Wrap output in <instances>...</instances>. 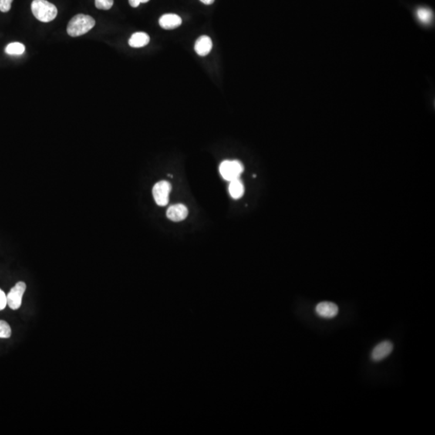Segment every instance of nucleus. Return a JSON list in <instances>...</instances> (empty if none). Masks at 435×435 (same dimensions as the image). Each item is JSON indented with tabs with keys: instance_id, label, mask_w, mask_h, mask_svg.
Returning <instances> with one entry per match:
<instances>
[{
	"instance_id": "obj_1",
	"label": "nucleus",
	"mask_w": 435,
	"mask_h": 435,
	"mask_svg": "<svg viewBox=\"0 0 435 435\" xmlns=\"http://www.w3.org/2000/svg\"><path fill=\"white\" fill-rule=\"evenodd\" d=\"M95 21L90 15L78 14L72 17L67 26V32L72 38L87 33L95 27Z\"/></svg>"
},
{
	"instance_id": "obj_2",
	"label": "nucleus",
	"mask_w": 435,
	"mask_h": 435,
	"mask_svg": "<svg viewBox=\"0 0 435 435\" xmlns=\"http://www.w3.org/2000/svg\"><path fill=\"white\" fill-rule=\"evenodd\" d=\"M31 8L34 16L41 22H50L58 15L56 6L48 2L47 0H33Z\"/></svg>"
},
{
	"instance_id": "obj_3",
	"label": "nucleus",
	"mask_w": 435,
	"mask_h": 435,
	"mask_svg": "<svg viewBox=\"0 0 435 435\" xmlns=\"http://www.w3.org/2000/svg\"><path fill=\"white\" fill-rule=\"evenodd\" d=\"M244 170V165L237 160H223L220 166V174L223 178L228 182L240 178V175L243 173Z\"/></svg>"
},
{
	"instance_id": "obj_4",
	"label": "nucleus",
	"mask_w": 435,
	"mask_h": 435,
	"mask_svg": "<svg viewBox=\"0 0 435 435\" xmlns=\"http://www.w3.org/2000/svg\"><path fill=\"white\" fill-rule=\"evenodd\" d=\"M172 186L167 180H160L156 183L153 188V195L156 204L160 207H165L169 203V193L171 192Z\"/></svg>"
},
{
	"instance_id": "obj_5",
	"label": "nucleus",
	"mask_w": 435,
	"mask_h": 435,
	"mask_svg": "<svg viewBox=\"0 0 435 435\" xmlns=\"http://www.w3.org/2000/svg\"><path fill=\"white\" fill-rule=\"evenodd\" d=\"M25 290H26V284L23 281L16 283L15 286L10 290V292L7 295V302L11 310H18L21 306L23 295Z\"/></svg>"
},
{
	"instance_id": "obj_6",
	"label": "nucleus",
	"mask_w": 435,
	"mask_h": 435,
	"mask_svg": "<svg viewBox=\"0 0 435 435\" xmlns=\"http://www.w3.org/2000/svg\"><path fill=\"white\" fill-rule=\"evenodd\" d=\"M393 350V344L390 341H383L377 344L372 350L371 357L372 360L379 362L388 357Z\"/></svg>"
},
{
	"instance_id": "obj_7",
	"label": "nucleus",
	"mask_w": 435,
	"mask_h": 435,
	"mask_svg": "<svg viewBox=\"0 0 435 435\" xmlns=\"http://www.w3.org/2000/svg\"><path fill=\"white\" fill-rule=\"evenodd\" d=\"M166 215L172 221H183L188 215V209L183 204L173 205L168 208Z\"/></svg>"
},
{
	"instance_id": "obj_8",
	"label": "nucleus",
	"mask_w": 435,
	"mask_h": 435,
	"mask_svg": "<svg viewBox=\"0 0 435 435\" xmlns=\"http://www.w3.org/2000/svg\"><path fill=\"white\" fill-rule=\"evenodd\" d=\"M315 311L322 318H332L338 314V307L331 301H322L318 304Z\"/></svg>"
},
{
	"instance_id": "obj_9",
	"label": "nucleus",
	"mask_w": 435,
	"mask_h": 435,
	"mask_svg": "<svg viewBox=\"0 0 435 435\" xmlns=\"http://www.w3.org/2000/svg\"><path fill=\"white\" fill-rule=\"evenodd\" d=\"M182 23H183L182 18L176 14H166L162 15L159 20L160 26L166 30L178 28Z\"/></svg>"
},
{
	"instance_id": "obj_10",
	"label": "nucleus",
	"mask_w": 435,
	"mask_h": 435,
	"mask_svg": "<svg viewBox=\"0 0 435 435\" xmlns=\"http://www.w3.org/2000/svg\"><path fill=\"white\" fill-rule=\"evenodd\" d=\"M212 47V41L208 35H202L196 41L194 49L199 56L205 57L210 53Z\"/></svg>"
},
{
	"instance_id": "obj_11",
	"label": "nucleus",
	"mask_w": 435,
	"mask_h": 435,
	"mask_svg": "<svg viewBox=\"0 0 435 435\" xmlns=\"http://www.w3.org/2000/svg\"><path fill=\"white\" fill-rule=\"evenodd\" d=\"M150 38L145 32H136L131 37L129 44L132 48H142L149 45Z\"/></svg>"
},
{
	"instance_id": "obj_12",
	"label": "nucleus",
	"mask_w": 435,
	"mask_h": 435,
	"mask_svg": "<svg viewBox=\"0 0 435 435\" xmlns=\"http://www.w3.org/2000/svg\"><path fill=\"white\" fill-rule=\"evenodd\" d=\"M229 193L234 199H239L244 195V186L240 178L234 179L230 182Z\"/></svg>"
},
{
	"instance_id": "obj_13",
	"label": "nucleus",
	"mask_w": 435,
	"mask_h": 435,
	"mask_svg": "<svg viewBox=\"0 0 435 435\" xmlns=\"http://www.w3.org/2000/svg\"><path fill=\"white\" fill-rule=\"evenodd\" d=\"M416 17L422 24H428L433 20V11L427 8H419L416 10Z\"/></svg>"
},
{
	"instance_id": "obj_14",
	"label": "nucleus",
	"mask_w": 435,
	"mask_h": 435,
	"mask_svg": "<svg viewBox=\"0 0 435 435\" xmlns=\"http://www.w3.org/2000/svg\"><path fill=\"white\" fill-rule=\"evenodd\" d=\"M25 51V46L19 42H13L6 47L5 52L8 55H21Z\"/></svg>"
},
{
	"instance_id": "obj_15",
	"label": "nucleus",
	"mask_w": 435,
	"mask_h": 435,
	"mask_svg": "<svg viewBox=\"0 0 435 435\" xmlns=\"http://www.w3.org/2000/svg\"><path fill=\"white\" fill-rule=\"evenodd\" d=\"M11 335V329L9 324L5 321L0 320V338H8Z\"/></svg>"
},
{
	"instance_id": "obj_16",
	"label": "nucleus",
	"mask_w": 435,
	"mask_h": 435,
	"mask_svg": "<svg viewBox=\"0 0 435 435\" xmlns=\"http://www.w3.org/2000/svg\"><path fill=\"white\" fill-rule=\"evenodd\" d=\"M113 4L114 0H95V7L98 9L109 10Z\"/></svg>"
},
{
	"instance_id": "obj_17",
	"label": "nucleus",
	"mask_w": 435,
	"mask_h": 435,
	"mask_svg": "<svg viewBox=\"0 0 435 435\" xmlns=\"http://www.w3.org/2000/svg\"><path fill=\"white\" fill-rule=\"evenodd\" d=\"M13 0H0V11L8 12L11 8V3Z\"/></svg>"
},
{
	"instance_id": "obj_18",
	"label": "nucleus",
	"mask_w": 435,
	"mask_h": 435,
	"mask_svg": "<svg viewBox=\"0 0 435 435\" xmlns=\"http://www.w3.org/2000/svg\"><path fill=\"white\" fill-rule=\"evenodd\" d=\"M8 305V302H7V295L0 288V311L5 309L6 305Z\"/></svg>"
},
{
	"instance_id": "obj_19",
	"label": "nucleus",
	"mask_w": 435,
	"mask_h": 435,
	"mask_svg": "<svg viewBox=\"0 0 435 435\" xmlns=\"http://www.w3.org/2000/svg\"><path fill=\"white\" fill-rule=\"evenodd\" d=\"M149 0H129V4L132 8H137L140 4L149 2Z\"/></svg>"
},
{
	"instance_id": "obj_20",
	"label": "nucleus",
	"mask_w": 435,
	"mask_h": 435,
	"mask_svg": "<svg viewBox=\"0 0 435 435\" xmlns=\"http://www.w3.org/2000/svg\"><path fill=\"white\" fill-rule=\"evenodd\" d=\"M200 1L206 5H210L214 2V0H200Z\"/></svg>"
}]
</instances>
